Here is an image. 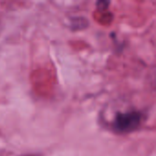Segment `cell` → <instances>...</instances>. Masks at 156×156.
<instances>
[{
  "mask_svg": "<svg viewBox=\"0 0 156 156\" xmlns=\"http://www.w3.org/2000/svg\"><path fill=\"white\" fill-rule=\"evenodd\" d=\"M142 115L137 112L117 113L113 122V127L117 132L129 133L134 131L141 123Z\"/></svg>",
  "mask_w": 156,
  "mask_h": 156,
  "instance_id": "cell-1",
  "label": "cell"
}]
</instances>
